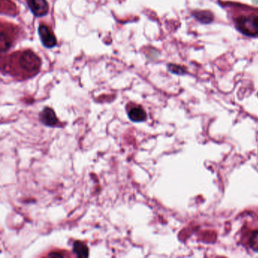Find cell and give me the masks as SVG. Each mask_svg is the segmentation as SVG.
I'll return each instance as SVG.
<instances>
[{
	"label": "cell",
	"mask_w": 258,
	"mask_h": 258,
	"mask_svg": "<svg viewBox=\"0 0 258 258\" xmlns=\"http://www.w3.org/2000/svg\"><path fill=\"white\" fill-rule=\"evenodd\" d=\"M18 64L25 73L35 74L40 68L41 60L31 50H26L19 55Z\"/></svg>",
	"instance_id": "1"
},
{
	"label": "cell",
	"mask_w": 258,
	"mask_h": 258,
	"mask_svg": "<svg viewBox=\"0 0 258 258\" xmlns=\"http://www.w3.org/2000/svg\"><path fill=\"white\" fill-rule=\"evenodd\" d=\"M236 27L247 36H256L258 34V16H241L236 20Z\"/></svg>",
	"instance_id": "2"
},
{
	"label": "cell",
	"mask_w": 258,
	"mask_h": 258,
	"mask_svg": "<svg viewBox=\"0 0 258 258\" xmlns=\"http://www.w3.org/2000/svg\"><path fill=\"white\" fill-rule=\"evenodd\" d=\"M39 38L43 46L48 49L55 47L57 44V39L51 28L44 24H41L38 28Z\"/></svg>",
	"instance_id": "3"
},
{
	"label": "cell",
	"mask_w": 258,
	"mask_h": 258,
	"mask_svg": "<svg viewBox=\"0 0 258 258\" xmlns=\"http://www.w3.org/2000/svg\"><path fill=\"white\" fill-rule=\"evenodd\" d=\"M28 5L32 13L37 17L46 16L49 12V5L46 0H29Z\"/></svg>",
	"instance_id": "4"
},
{
	"label": "cell",
	"mask_w": 258,
	"mask_h": 258,
	"mask_svg": "<svg viewBox=\"0 0 258 258\" xmlns=\"http://www.w3.org/2000/svg\"><path fill=\"white\" fill-rule=\"evenodd\" d=\"M39 119L46 126L55 127L58 124V118L54 111L50 108H46L41 111Z\"/></svg>",
	"instance_id": "5"
},
{
	"label": "cell",
	"mask_w": 258,
	"mask_h": 258,
	"mask_svg": "<svg viewBox=\"0 0 258 258\" xmlns=\"http://www.w3.org/2000/svg\"><path fill=\"white\" fill-rule=\"evenodd\" d=\"M128 117L132 122L139 123L146 121L147 115L141 107H134L128 111Z\"/></svg>",
	"instance_id": "6"
},
{
	"label": "cell",
	"mask_w": 258,
	"mask_h": 258,
	"mask_svg": "<svg viewBox=\"0 0 258 258\" xmlns=\"http://www.w3.org/2000/svg\"><path fill=\"white\" fill-rule=\"evenodd\" d=\"M193 16L202 24H210L214 20V15L209 11H196Z\"/></svg>",
	"instance_id": "7"
},
{
	"label": "cell",
	"mask_w": 258,
	"mask_h": 258,
	"mask_svg": "<svg viewBox=\"0 0 258 258\" xmlns=\"http://www.w3.org/2000/svg\"><path fill=\"white\" fill-rule=\"evenodd\" d=\"M74 253L79 258H87L89 256V249L87 245L82 241H75L74 244Z\"/></svg>",
	"instance_id": "8"
},
{
	"label": "cell",
	"mask_w": 258,
	"mask_h": 258,
	"mask_svg": "<svg viewBox=\"0 0 258 258\" xmlns=\"http://www.w3.org/2000/svg\"><path fill=\"white\" fill-rule=\"evenodd\" d=\"M250 246L255 252H258V230H255L252 233L249 240Z\"/></svg>",
	"instance_id": "9"
},
{
	"label": "cell",
	"mask_w": 258,
	"mask_h": 258,
	"mask_svg": "<svg viewBox=\"0 0 258 258\" xmlns=\"http://www.w3.org/2000/svg\"><path fill=\"white\" fill-rule=\"evenodd\" d=\"M168 70L174 74L183 75L185 74V69L184 67L173 65V64H170V65H168Z\"/></svg>",
	"instance_id": "10"
}]
</instances>
